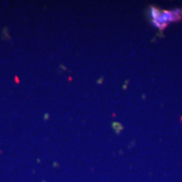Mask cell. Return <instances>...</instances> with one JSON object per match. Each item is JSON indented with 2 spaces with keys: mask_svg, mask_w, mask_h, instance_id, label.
Here are the masks:
<instances>
[{
  "mask_svg": "<svg viewBox=\"0 0 182 182\" xmlns=\"http://www.w3.org/2000/svg\"><path fill=\"white\" fill-rule=\"evenodd\" d=\"M44 117H45V118H44L45 120H48V119H49V118H48L49 115H48V114H45Z\"/></svg>",
  "mask_w": 182,
  "mask_h": 182,
  "instance_id": "7a4b0ae2",
  "label": "cell"
},
{
  "mask_svg": "<svg viewBox=\"0 0 182 182\" xmlns=\"http://www.w3.org/2000/svg\"><path fill=\"white\" fill-rule=\"evenodd\" d=\"M17 78H18V77H15V82H16V83H19V80H18Z\"/></svg>",
  "mask_w": 182,
  "mask_h": 182,
  "instance_id": "3957f363",
  "label": "cell"
},
{
  "mask_svg": "<svg viewBox=\"0 0 182 182\" xmlns=\"http://www.w3.org/2000/svg\"><path fill=\"white\" fill-rule=\"evenodd\" d=\"M160 12L161 11H160V9H158L155 7H150L149 8V15L153 19V20H155L156 19L160 16Z\"/></svg>",
  "mask_w": 182,
  "mask_h": 182,
  "instance_id": "6da1fadb",
  "label": "cell"
},
{
  "mask_svg": "<svg viewBox=\"0 0 182 182\" xmlns=\"http://www.w3.org/2000/svg\"><path fill=\"white\" fill-rule=\"evenodd\" d=\"M181 121H182V117H181Z\"/></svg>",
  "mask_w": 182,
  "mask_h": 182,
  "instance_id": "277c9868",
  "label": "cell"
}]
</instances>
